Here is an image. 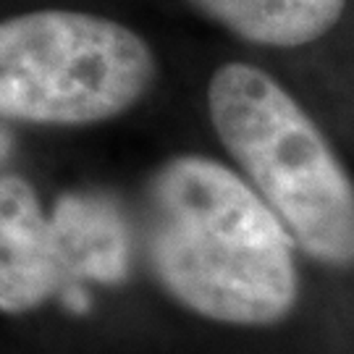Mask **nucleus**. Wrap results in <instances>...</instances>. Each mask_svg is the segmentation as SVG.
I'll return each instance as SVG.
<instances>
[{"label":"nucleus","instance_id":"nucleus-5","mask_svg":"<svg viewBox=\"0 0 354 354\" xmlns=\"http://www.w3.org/2000/svg\"><path fill=\"white\" fill-rule=\"evenodd\" d=\"M66 279L118 283L127 279L131 239L121 210L97 194H66L50 210Z\"/></svg>","mask_w":354,"mask_h":354},{"label":"nucleus","instance_id":"nucleus-3","mask_svg":"<svg viewBox=\"0 0 354 354\" xmlns=\"http://www.w3.org/2000/svg\"><path fill=\"white\" fill-rule=\"evenodd\" d=\"M142 35L87 11L0 19V118L35 127H92L131 111L155 82Z\"/></svg>","mask_w":354,"mask_h":354},{"label":"nucleus","instance_id":"nucleus-1","mask_svg":"<svg viewBox=\"0 0 354 354\" xmlns=\"http://www.w3.org/2000/svg\"><path fill=\"white\" fill-rule=\"evenodd\" d=\"M147 260L168 297L223 326L279 323L299 294L286 226L236 171L205 155H176L155 171Z\"/></svg>","mask_w":354,"mask_h":354},{"label":"nucleus","instance_id":"nucleus-4","mask_svg":"<svg viewBox=\"0 0 354 354\" xmlns=\"http://www.w3.org/2000/svg\"><path fill=\"white\" fill-rule=\"evenodd\" d=\"M64 266L50 213L37 189L0 174V315H29L64 289Z\"/></svg>","mask_w":354,"mask_h":354},{"label":"nucleus","instance_id":"nucleus-6","mask_svg":"<svg viewBox=\"0 0 354 354\" xmlns=\"http://www.w3.org/2000/svg\"><path fill=\"white\" fill-rule=\"evenodd\" d=\"M231 35L266 48H299L339 24L346 0H187Z\"/></svg>","mask_w":354,"mask_h":354},{"label":"nucleus","instance_id":"nucleus-7","mask_svg":"<svg viewBox=\"0 0 354 354\" xmlns=\"http://www.w3.org/2000/svg\"><path fill=\"white\" fill-rule=\"evenodd\" d=\"M13 150H16V142H13V134L8 129L0 124V171H3V165L11 160Z\"/></svg>","mask_w":354,"mask_h":354},{"label":"nucleus","instance_id":"nucleus-2","mask_svg":"<svg viewBox=\"0 0 354 354\" xmlns=\"http://www.w3.org/2000/svg\"><path fill=\"white\" fill-rule=\"evenodd\" d=\"M207 113L294 244L326 266H354V181L302 105L268 71L234 61L210 76Z\"/></svg>","mask_w":354,"mask_h":354}]
</instances>
